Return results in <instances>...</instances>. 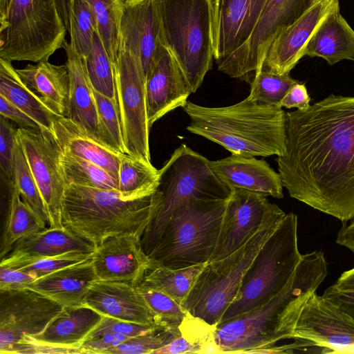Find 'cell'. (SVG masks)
<instances>
[{
    "mask_svg": "<svg viewBox=\"0 0 354 354\" xmlns=\"http://www.w3.org/2000/svg\"><path fill=\"white\" fill-rule=\"evenodd\" d=\"M290 197L346 224L354 217V96L330 94L286 113L276 158Z\"/></svg>",
    "mask_w": 354,
    "mask_h": 354,
    "instance_id": "1",
    "label": "cell"
},
{
    "mask_svg": "<svg viewBox=\"0 0 354 354\" xmlns=\"http://www.w3.org/2000/svg\"><path fill=\"white\" fill-rule=\"evenodd\" d=\"M328 274L322 251L301 254L291 279L270 300L251 311L218 323L212 341L219 353H274L277 343L293 339L309 297Z\"/></svg>",
    "mask_w": 354,
    "mask_h": 354,
    "instance_id": "2",
    "label": "cell"
},
{
    "mask_svg": "<svg viewBox=\"0 0 354 354\" xmlns=\"http://www.w3.org/2000/svg\"><path fill=\"white\" fill-rule=\"evenodd\" d=\"M187 129L244 156H282L286 151V112L248 97L235 104L206 107L187 102Z\"/></svg>",
    "mask_w": 354,
    "mask_h": 354,
    "instance_id": "3",
    "label": "cell"
},
{
    "mask_svg": "<svg viewBox=\"0 0 354 354\" xmlns=\"http://www.w3.org/2000/svg\"><path fill=\"white\" fill-rule=\"evenodd\" d=\"M160 203L158 189L150 194L125 195L116 189L68 183L62 201V225L95 247L115 236L141 239Z\"/></svg>",
    "mask_w": 354,
    "mask_h": 354,
    "instance_id": "4",
    "label": "cell"
},
{
    "mask_svg": "<svg viewBox=\"0 0 354 354\" xmlns=\"http://www.w3.org/2000/svg\"><path fill=\"white\" fill-rule=\"evenodd\" d=\"M165 48L174 56L192 93L214 59L213 0H154Z\"/></svg>",
    "mask_w": 354,
    "mask_h": 354,
    "instance_id": "5",
    "label": "cell"
},
{
    "mask_svg": "<svg viewBox=\"0 0 354 354\" xmlns=\"http://www.w3.org/2000/svg\"><path fill=\"white\" fill-rule=\"evenodd\" d=\"M227 201L194 198L176 208L148 255L171 270L205 264L215 249Z\"/></svg>",
    "mask_w": 354,
    "mask_h": 354,
    "instance_id": "6",
    "label": "cell"
},
{
    "mask_svg": "<svg viewBox=\"0 0 354 354\" xmlns=\"http://www.w3.org/2000/svg\"><path fill=\"white\" fill-rule=\"evenodd\" d=\"M160 203L141 243L149 255L174 210L194 199H229L232 187L212 169L209 160L182 144L159 169Z\"/></svg>",
    "mask_w": 354,
    "mask_h": 354,
    "instance_id": "7",
    "label": "cell"
},
{
    "mask_svg": "<svg viewBox=\"0 0 354 354\" xmlns=\"http://www.w3.org/2000/svg\"><path fill=\"white\" fill-rule=\"evenodd\" d=\"M285 215L282 212L272 216L230 255L207 262L180 305L184 310L214 328L235 299L243 277L258 252Z\"/></svg>",
    "mask_w": 354,
    "mask_h": 354,
    "instance_id": "8",
    "label": "cell"
},
{
    "mask_svg": "<svg viewBox=\"0 0 354 354\" xmlns=\"http://www.w3.org/2000/svg\"><path fill=\"white\" fill-rule=\"evenodd\" d=\"M297 228V216L292 212L286 214L254 257L220 322L251 311L285 288L301 256Z\"/></svg>",
    "mask_w": 354,
    "mask_h": 354,
    "instance_id": "9",
    "label": "cell"
},
{
    "mask_svg": "<svg viewBox=\"0 0 354 354\" xmlns=\"http://www.w3.org/2000/svg\"><path fill=\"white\" fill-rule=\"evenodd\" d=\"M66 28L55 0H10L0 27V57L35 63L64 48Z\"/></svg>",
    "mask_w": 354,
    "mask_h": 354,
    "instance_id": "10",
    "label": "cell"
},
{
    "mask_svg": "<svg viewBox=\"0 0 354 354\" xmlns=\"http://www.w3.org/2000/svg\"><path fill=\"white\" fill-rule=\"evenodd\" d=\"M114 69L125 153L151 162L146 79L140 60L119 42Z\"/></svg>",
    "mask_w": 354,
    "mask_h": 354,
    "instance_id": "11",
    "label": "cell"
},
{
    "mask_svg": "<svg viewBox=\"0 0 354 354\" xmlns=\"http://www.w3.org/2000/svg\"><path fill=\"white\" fill-rule=\"evenodd\" d=\"M319 0H266L250 37L234 53L217 65L232 78L245 80L259 72L268 50L283 28L292 24Z\"/></svg>",
    "mask_w": 354,
    "mask_h": 354,
    "instance_id": "12",
    "label": "cell"
},
{
    "mask_svg": "<svg viewBox=\"0 0 354 354\" xmlns=\"http://www.w3.org/2000/svg\"><path fill=\"white\" fill-rule=\"evenodd\" d=\"M17 134L43 198L49 227L65 228L62 210L67 181L61 162L62 151L58 142L50 131L44 129L19 127Z\"/></svg>",
    "mask_w": 354,
    "mask_h": 354,
    "instance_id": "13",
    "label": "cell"
},
{
    "mask_svg": "<svg viewBox=\"0 0 354 354\" xmlns=\"http://www.w3.org/2000/svg\"><path fill=\"white\" fill-rule=\"evenodd\" d=\"M62 308L28 288L0 290V353L10 354L24 337L41 333Z\"/></svg>",
    "mask_w": 354,
    "mask_h": 354,
    "instance_id": "14",
    "label": "cell"
},
{
    "mask_svg": "<svg viewBox=\"0 0 354 354\" xmlns=\"http://www.w3.org/2000/svg\"><path fill=\"white\" fill-rule=\"evenodd\" d=\"M232 189L216 245L209 261L223 259L235 252L269 219L283 212L276 204L270 203L265 194Z\"/></svg>",
    "mask_w": 354,
    "mask_h": 354,
    "instance_id": "15",
    "label": "cell"
},
{
    "mask_svg": "<svg viewBox=\"0 0 354 354\" xmlns=\"http://www.w3.org/2000/svg\"><path fill=\"white\" fill-rule=\"evenodd\" d=\"M294 339L310 341L324 353H338L341 348L354 344V319L315 292L299 315Z\"/></svg>",
    "mask_w": 354,
    "mask_h": 354,
    "instance_id": "16",
    "label": "cell"
},
{
    "mask_svg": "<svg viewBox=\"0 0 354 354\" xmlns=\"http://www.w3.org/2000/svg\"><path fill=\"white\" fill-rule=\"evenodd\" d=\"M140 60L145 79L167 51L154 0H124L118 25V43Z\"/></svg>",
    "mask_w": 354,
    "mask_h": 354,
    "instance_id": "17",
    "label": "cell"
},
{
    "mask_svg": "<svg viewBox=\"0 0 354 354\" xmlns=\"http://www.w3.org/2000/svg\"><path fill=\"white\" fill-rule=\"evenodd\" d=\"M339 0H319L272 41L263 65L279 75L289 74L305 55L307 44L324 17L339 6Z\"/></svg>",
    "mask_w": 354,
    "mask_h": 354,
    "instance_id": "18",
    "label": "cell"
},
{
    "mask_svg": "<svg viewBox=\"0 0 354 354\" xmlns=\"http://www.w3.org/2000/svg\"><path fill=\"white\" fill-rule=\"evenodd\" d=\"M92 263L98 280L137 285L151 262L141 239L132 235L109 237L95 247Z\"/></svg>",
    "mask_w": 354,
    "mask_h": 354,
    "instance_id": "19",
    "label": "cell"
},
{
    "mask_svg": "<svg viewBox=\"0 0 354 354\" xmlns=\"http://www.w3.org/2000/svg\"><path fill=\"white\" fill-rule=\"evenodd\" d=\"M266 0H214V45L216 65L250 37Z\"/></svg>",
    "mask_w": 354,
    "mask_h": 354,
    "instance_id": "20",
    "label": "cell"
},
{
    "mask_svg": "<svg viewBox=\"0 0 354 354\" xmlns=\"http://www.w3.org/2000/svg\"><path fill=\"white\" fill-rule=\"evenodd\" d=\"M85 305L103 316L158 327L138 286L131 283L97 280L87 292Z\"/></svg>",
    "mask_w": 354,
    "mask_h": 354,
    "instance_id": "21",
    "label": "cell"
},
{
    "mask_svg": "<svg viewBox=\"0 0 354 354\" xmlns=\"http://www.w3.org/2000/svg\"><path fill=\"white\" fill-rule=\"evenodd\" d=\"M149 125L169 111L183 107L192 87L174 56L168 50L156 63L145 84Z\"/></svg>",
    "mask_w": 354,
    "mask_h": 354,
    "instance_id": "22",
    "label": "cell"
},
{
    "mask_svg": "<svg viewBox=\"0 0 354 354\" xmlns=\"http://www.w3.org/2000/svg\"><path fill=\"white\" fill-rule=\"evenodd\" d=\"M102 317L86 305L64 306L41 333L28 337L45 344L53 353L83 354L82 344L98 327Z\"/></svg>",
    "mask_w": 354,
    "mask_h": 354,
    "instance_id": "23",
    "label": "cell"
},
{
    "mask_svg": "<svg viewBox=\"0 0 354 354\" xmlns=\"http://www.w3.org/2000/svg\"><path fill=\"white\" fill-rule=\"evenodd\" d=\"M95 246L67 228L43 230L17 241L8 254L1 260V266L15 269L42 257L71 251L93 253Z\"/></svg>",
    "mask_w": 354,
    "mask_h": 354,
    "instance_id": "24",
    "label": "cell"
},
{
    "mask_svg": "<svg viewBox=\"0 0 354 354\" xmlns=\"http://www.w3.org/2000/svg\"><path fill=\"white\" fill-rule=\"evenodd\" d=\"M213 171L230 187L271 196L283 197V183L277 173L263 159L236 154L211 161Z\"/></svg>",
    "mask_w": 354,
    "mask_h": 354,
    "instance_id": "25",
    "label": "cell"
},
{
    "mask_svg": "<svg viewBox=\"0 0 354 354\" xmlns=\"http://www.w3.org/2000/svg\"><path fill=\"white\" fill-rule=\"evenodd\" d=\"M91 259L39 277L26 288L41 293L63 307L85 305L91 284L98 280Z\"/></svg>",
    "mask_w": 354,
    "mask_h": 354,
    "instance_id": "26",
    "label": "cell"
},
{
    "mask_svg": "<svg viewBox=\"0 0 354 354\" xmlns=\"http://www.w3.org/2000/svg\"><path fill=\"white\" fill-rule=\"evenodd\" d=\"M64 49L70 77L66 118L87 135L100 142L94 89L88 77L84 59L72 50L69 43H66Z\"/></svg>",
    "mask_w": 354,
    "mask_h": 354,
    "instance_id": "27",
    "label": "cell"
},
{
    "mask_svg": "<svg viewBox=\"0 0 354 354\" xmlns=\"http://www.w3.org/2000/svg\"><path fill=\"white\" fill-rule=\"evenodd\" d=\"M21 80L33 91L55 114L67 117L70 92L66 64L55 65L43 60L16 69Z\"/></svg>",
    "mask_w": 354,
    "mask_h": 354,
    "instance_id": "28",
    "label": "cell"
},
{
    "mask_svg": "<svg viewBox=\"0 0 354 354\" xmlns=\"http://www.w3.org/2000/svg\"><path fill=\"white\" fill-rule=\"evenodd\" d=\"M52 133L63 153L92 162L104 168L118 181L122 155L97 142L66 117L57 115Z\"/></svg>",
    "mask_w": 354,
    "mask_h": 354,
    "instance_id": "29",
    "label": "cell"
},
{
    "mask_svg": "<svg viewBox=\"0 0 354 354\" xmlns=\"http://www.w3.org/2000/svg\"><path fill=\"white\" fill-rule=\"evenodd\" d=\"M305 55L324 59L334 65L343 59L354 61V30L339 12V6L330 12L310 37Z\"/></svg>",
    "mask_w": 354,
    "mask_h": 354,
    "instance_id": "30",
    "label": "cell"
},
{
    "mask_svg": "<svg viewBox=\"0 0 354 354\" xmlns=\"http://www.w3.org/2000/svg\"><path fill=\"white\" fill-rule=\"evenodd\" d=\"M0 95L21 109L44 129L52 133L53 113L21 80L11 62L0 57Z\"/></svg>",
    "mask_w": 354,
    "mask_h": 354,
    "instance_id": "31",
    "label": "cell"
},
{
    "mask_svg": "<svg viewBox=\"0 0 354 354\" xmlns=\"http://www.w3.org/2000/svg\"><path fill=\"white\" fill-rule=\"evenodd\" d=\"M205 264L171 270L151 263L137 285L161 292L181 305Z\"/></svg>",
    "mask_w": 354,
    "mask_h": 354,
    "instance_id": "32",
    "label": "cell"
},
{
    "mask_svg": "<svg viewBox=\"0 0 354 354\" xmlns=\"http://www.w3.org/2000/svg\"><path fill=\"white\" fill-rule=\"evenodd\" d=\"M9 211L1 246V259L6 257L14 244L24 236L46 229V221L39 218L15 189L11 192Z\"/></svg>",
    "mask_w": 354,
    "mask_h": 354,
    "instance_id": "33",
    "label": "cell"
},
{
    "mask_svg": "<svg viewBox=\"0 0 354 354\" xmlns=\"http://www.w3.org/2000/svg\"><path fill=\"white\" fill-rule=\"evenodd\" d=\"M159 169L151 162L123 153L118 171V190L125 195L154 192L159 183Z\"/></svg>",
    "mask_w": 354,
    "mask_h": 354,
    "instance_id": "34",
    "label": "cell"
},
{
    "mask_svg": "<svg viewBox=\"0 0 354 354\" xmlns=\"http://www.w3.org/2000/svg\"><path fill=\"white\" fill-rule=\"evenodd\" d=\"M68 32L72 50L84 60L88 57L97 32L95 15L86 0H71Z\"/></svg>",
    "mask_w": 354,
    "mask_h": 354,
    "instance_id": "35",
    "label": "cell"
},
{
    "mask_svg": "<svg viewBox=\"0 0 354 354\" xmlns=\"http://www.w3.org/2000/svg\"><path fill=\"white\" fill-rule=\"evenodd\" d=\"M61 162L67 184L118 190V181L99 165L62 152Z\"/></svg>",
    "mask_w": 354,
    "mask_h": 354,
    "instance_id": "36",
    "label": "cell"
},
{
    "mask_svg": "<svg viewBox=\"0 0 354 354\" xmlns=\"http://www.w3.org/2000/svg\"><path fill=\"white\" fill-rule=\"evenodd\" d=\"M12 189L19 194L23 201L39 218L48 222V216L43 198L17 134L14 155V186Z\"/></svg>",
    "mask_w": 354,
    "mask_h": 354,
    "instance_id": "37",
    "label": "cell"
},
{
    "mask_svg": "<svg viewBox=\"0 0 354 354\" xmlns=\"http://www.w3.org/2000/svg\"><path fill=\"white\" fill-rule=\"evenodd\" d=\"M84 62L93 89L116 100L114 62L109 56L97 32L95 34L91 51Z\"/></svg>",
    "mask_w": 354,
    "mask_h": 354,
    "instance_id": "38",
    "label": "cell"
},
{
    "mask_svg": "<svg viewBox=\"0 0 354 354\" xmlns=\"http://www.w3.org/2000/svg\"><path fill=\"white\" fill-rule=\"evenodd\" d=\"M247 81L250 84L249 99L279 107L290 88L299 82L289 74L279 75L264 66Z\"/></svg>",
    "mask_w": 354,
    "mask_h": 354,
    "instance_id": "39",
    "label": "cell"
},
{
    "mask_svg": "<svg viewBox=\"0 0 354 354\" xmlns=\"http://www.w3.org/2000/svg\"><path fill=\"white\" fill-rule=\"evenodd\" d=\"M95 15L97 33L111 60L115 63L118 48V25L122 0H86Z\"/></svg>",
    "mask_w": 354,
    "mask_h": 354,
    "instance_id": "40",
    "label": "cell"
},
{
    "mask_svg": "<svg viewBox=\"0 0 354 354\" xmlns=\"http://www.w3.org/2000/svg\"><path fill=\"white\" fill-rule=\"evenodd\" d=\"M100 142L118 153H125L117 100L94 90Z\"/></svg>",
    "mask_w": 354,
    "mask_h": 354,
    "instance_id": "41",
    "label": "cell"
},
{
    "mask_svg": "<svg viewBox=\"0 0 354 354\" xmlns=\"http://www.w3.org/2000/svg\"><path fill=\"white\" fill-rule=\"evenodd\" d=\"M180 335L179 327H158L145 334L129 337L119 345L104 351L102 354H153Z\"/></svg>",
    "mask_w": 354,
    "mask_h": 354,
    "instance_id": "42",
    "label": "cell"
},
{
    "mask_svg": "<svg viewBox=\"0 0 354 354\" xmlns=\"http://www.w3.org/2000/svg\"><path fill=\"white\" fill-rule=\"evenodd\" d=\"M153 312L160 328H178L187 313L174 299L158 290L136 285Z\"/></svg>",
    "mask_w": 354,
    "mask_h": 354,
    "instance_id": "43",
    "label": "cell"
},
{
    "mask_svg": "<svg viewBox=\"0 0 354 354\" xmlns=\"http://www.w3.org/2000/svg\"><path fill=\"white\" fill-rule=\"evenodd\" d=\"M17 129L8 119L0 118V168L1 176L10 191L14 186V155Z\"/></svg>",
    "mask_w": 354,
    "mask_h": 354,
    "instance_id": "44",
    "label": "cell"
},
{
    "mask_svg": "<svg viewBox=\"0 0 354 354\" xmlns=\"http://www.w3.org/2000/svg\"><path fill=\"white\" fill-rule=\"evenodd\" d=\"M93 253L71 251L37 259L19 269L34 274L37 279L59 269L91 259Z\"/></svg>",
    "mask_w": 354,
    "mask_h": 354,
    "instance_id": "45",
    "label": "cell"
},
{
    "mask_svg": "<svg viewBox=\"0 0 354 354\" xmlns=\"http://www.w3.org/2000/svg\"><path fill=\"white\" fill-rule=\"evenodd\" d=\"M156 328L158 327L143 325L115 319L108 316H103L100 325L91 333L88 338L99 337L106 333H115L124 335L127 337H131L151 332Z\"/></svg>",
    "mask_w": 354,
    "mask_h": 354,
    "instance_id": "46",
    "label": "cell"
},
{
    "mask_svg": "<svg viewBox=\"0 0 354 354\" xmlns=\"http://www.w3.org/2000/svg\"><path fill=\"white\" fill-rule=\"evenodd\" d=\"M36 279V276L24 270L0 266V290L26 288Z\"/></svg>",
    "mask_w": 354,
    "mask_h": 354,
    "instance_id": "47",
    "label": "cell"
},
{
    "mask_svg": "<svg viewBox=\"0 0 354 354\" xmlns=\"http://www.w3.org/2000/svg\"><path fill=\"white\" fill-rule=\"evenodd\" d=\"M205 347L194 339L180 333L167 344L155 351L153 354H191L205 353Z\"/></svg>",
    "mask_w": 354,
    "mask_h": 354,
    "instance_id": "48",
    "label": "cell"
},
{
    "mask_svg": "<svg viewBox=\"0 0 354 354\" xmlns=\"http://www.w3.org/2000/svg\"><path fill=\"white\" fill-rule=\"evenodd\" d=\"M128 338L118 334L106 333L87 339L81 348L83 354H102L104 351L119 345Z\"/></svg>",
    "mask_w": 354,
    "mask_h": 354,
    "instance_id": "49",
    "label": "cell"
},
{
    "mask_svg": "<svg viewBox=\"0 0 354 354\" xmlns=\"http://www.w3.org/2000/svg\"><path fill=\"white\" fill-rule=\"evenodd\" d=\"M0 114L24 128L42 129L41 127L19 107L0 95Z\"/></svg>",
    "mask_w": 354,
    "mask_h": 354,
    "instance_id": "50",
    "label": "cell"
},
{
    "mask_svg": "<svg viewBox=\"0 0 354 354\" xmlns=\"http://www.w3.org/2000/svg\"><path fill=\"white\" fill-rule=\"evenodd\" d=\"M310 101V97L305 84L298 82L288 91L280 102V106L304 111L309 107Z\"/></svg>",
    "mask_w": 354,
    "mask_h": 354,
    "instance_id": "51",
    "label": "cell"
},
{
    "mask_svg": "<svg viewBox=\"0 0 354 354\" xmlns=\"http://www.w3.org/2000/svg\"><path fill=\"white\" fill-rule=\"evenodd\" d=\"M322 296L354 319V290L339 289L332 285L324 291Z\"/></svg>",
    "mask_w": 354,
    "mask_h": 354,
    "instance_id": "52",
    "label": "cell"
},
{
    "mask_svg": "<svg viewBox=\"0 0 354 354\" xmlns=\"http://www.w3.org/2000/svg\"><path fill=\"white\" fill-rule=\"evenodd\" d=\"M336 243L354 253V217L348 224H343L337 233Z\"/></svg>",
    "mask_w": 354,
    "mask_h": 354,
    "instance_id": "53",
    "label": "cell"
},
{
    "mask_svg": "<svg viewBox=\"0 0 354 354\" xmlns=\"http://www.w3.org/2000/svg\"><path fill=\"white\" fill-rule=\"evenodd\" d=\"M343 290H354V268L344 271L333 284Z\"/></svg>",
    "mask_w": 354,
    "mask_h": 354,
    "instance_id": "54",
    "label": "cell"
},
{
    "mask_svg": "<svg viewBox=\"0 0 354 354\" xmlns=\"http://www.w3.org/2000/svg\"><path fill=\"white\" fill-rule=\"evenodd\" d=\"M71 0H55L58 12L66 28L68 30V12L69 4Z\"/></svg>",
    "mask_w": 354,
    "mask_h": 354,
    "instance_id": "55",
    "label": "cell"
},
{
    "mask_svg": "<svg viewBox=\"0 0 354 354\" xmlns=\"http://www.w3.org/2000/svg\"><path fill=\"white\" fill-rule=\"evenodd\" d=\"M10 0H0V26L5 24L10 5Z\"/></svg>",
    "mask_w": 354,
    "mask_h": 354,
    "instance_id": "56",
    "label": "cell"
},
{
    "mask_svg": "<svg viewBox=\"0 0 354 354\" xmlns=\"http://www.w3.org/2000/svg\"><path fill=\"white\" fill-rule=\"evenodd\" d=\"M338 353H354V344L341 348Z\"/></svg>",
    "mask_w": 354,
    "mask_h": 354,
    "instance_id": "57",
    "label": "cell"
},
{
    "mask_svg": "<svg viewBox=\"0 0 354 354\" xmlns=\"http://www.w3.org/2000/svg\"><path fill=\"white\" fill-rule=\"evenodd\" d=\"M122 1H124V0H122Z\"/></svg>",
    "mask_w": 354,
    "mask_h": 354,
    "instance_id": "58",
    "label": "cell"
}]
</instances>
